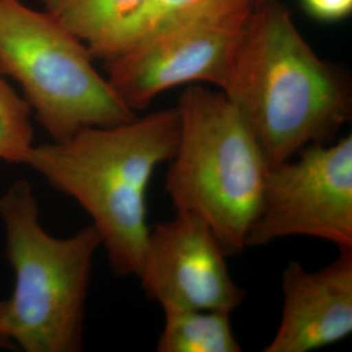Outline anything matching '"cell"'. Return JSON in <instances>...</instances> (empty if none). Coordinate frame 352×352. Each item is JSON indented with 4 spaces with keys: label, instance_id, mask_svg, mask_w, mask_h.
Masks as SVG:
<instances>
[{
    "label": "cell",
    "instance_id": "1",
    "mask_svg": "<svg viewBox=\"0 0 352 352\" xmlns=\"http://www.w3.org/2000/svg\"><path fill=\"white\" fill-rule=\"evenodd\" d=\"M219 90L250 126L269 168L331 142L351 119L347 76L316 54L277 0L257 4Z\"/></svg>",
    "mask_w": 352,
    "mask_h": 352
},
{
    "label": "cell",
    "instance_id": "2",
    "mask_svg": "<svg viewBox=\"0 0 352 352\" xmlns=\"http://www.w3.org/2000/svg\"><path fill=\"white\" fill-rule=\"evenodd\" d=\"M179 128L177 109L170 107L34 145L26 161L88 214L118 277L140 276L151 230L148 189L157 167L174 157Z\"/></svg>",
    "mask_w": 352,
    "mask_h": 352
},
{
    "label": "cell",
    "instance_id": "3",
    "mask_svg": "<svg viewBox=\"0 0 352 352\" xmlns=\"http://www.w3.org/2000/svg\"><path fill=\"white\" fill-rule=\"evenodd\" d=\"M6 256L14 273L10 299L0 302V327L13 350L80 352L94 257L101 236L90 223L68 238L49 234L26 180L0 196Z\"/></svg>",
    "mask_w": 352,
    "mask_h": 352
},
{
    "label": "cell",
    "instance_id": "4",
    "mask_svg": "<svg viewBox=\"0 0 352 352\" xmlns=\"http://www.w3.org/2000/svg\"><path fill=\"white\" fill-rule=\"evenodd\" d=\"M176 109L179 140L164 190L176 212L213 228L227 254L241 253L269 170L261 146L221 90L187 85Z\"/></svg>",
    "mask_w": 352,
    "mask_h": 352
},
{
    "label": "cell",
    "instance_id": "5",
    "mask_svg": "<svg viewBox=\"0 0 352 352\" xmlns=\"http://www.w3.org/2000/svg\"><path fill=\"white\" fill-rule=\"evenodd\" d=\"M93 59L88 47L47 11L30 8L21 0H0V72L20 85L51 141L138 116L96 69Z\"/></svg>",
    "mask_w": 352,
    "mask_h": 352
},
{
    "label": "cell",
    "instance_id": "6",
    "mask_svg": "<svg viewBox=\"0 0 352 352\" xmlns=\"http://www.w3.org/2000/svg\"><path fill=\"white\" fill-rule=\"evenodd\" d=\"M261 0H204L132 49L104 62L106 78L138 113L166 90L223 85L232 58Z\"/></svg>",
    "mask_w": 352,
    "mask_h": 352
},
{
    "label": "cell",
    "instance_id": "7",
    "mask_svg": "<svg viewBox=\"0 0 352 352\" xmlns=\"http://www.w3.org/2000/svg\"><path fill=\"white\" fill-rule=\"evenodd\" d=\"M289 236L352 250V138L314 144L267 170L247 247Z\"/></svg>",
    "mask_w": 352,
    "mask_h": 352
},
{
    "label": "cell",
    "instance_id": "8",
    "mask_svg": "<svg viewBox=\"0 0 352 352\" xmlns=\"http://www.w3.org/2000/svg\"><path fill=\"white\" fill-rule=\"evenodd\" d=\"M227 252L199 215L176 212L148 234L139 279L145 295L164 305L232 314L245 291L231 277Z\"/></svg>",
    "mask_w": 352,
    "mask_h": 352
},
{
    "label": "cell",
    "instance_id": "9",
    "mask_svg": "<svg viewBox=\"0 0 352 352\" xmlns=\"http://www.w3.org/2000/svg\"><path fill=\"white\" fill-rule=\"evenodd\" d=\"M311 272L291 261L282 272L283 305L265 352H309L336 344L352 331V250Z\"/></svg>",
    "mask_w": 352,
    "mask_h": 352
},
{
    "label": "cell",
    "instance_id": "10",
    "mask_svg": "<svg viewBox=\"0 0 352 352\" xmlns=\"http://www.w3.org/2000/svg\"><path fill=\"white\" fill-rule=\"evenodd\" d=\"M43 10L78 38L94 59L106 56L120 29L145 0H41Z\"/></svg>",
    "mask_w": 352,
    "mask_h": 352
},
{
    "label": "cell",
    "instance_id": "11",
    "mask_svg": "<svg viewBox=\"0 0 352 352\" xmlns=\"http://www.w3.org/2000/svg\"><path fill=\"white\" fill-rule=\"evenodd\" d=\"M158 352H240L230 314L164 305Z\"/></svg>",
    "mask_w": 352,
    "mask_h": 352
},
{
    "label": "cell",
    "instance_id": "12",
    "mask_svg": "<svg viewBox=\"0 0 352 352\" xmlns=\"http://www.w3.org/2000/svg\"><path fill=\"white\" fill-rule=\"evenodd\" d=\"M33 111L0 72V161L26 164L34 148Z\"/></svg>",
    "mask_w": 352,
    "mask_h": 352
},
{
    "label": "cell",
    "instance_id": "13",
    "mask_svg": "<svg viewBox=\"0 0 352 352\" xmlns=\"http://www.w3.org/2000/svg\"><path fill=\"white\" fill-rule=\"evenodd\" d=\"M202 1L204 0H145L139 11L115 36L103 62L132 49L154 32Z\"/></svg>",
    "mask_w": 352,
    "mask_h": 352
},
{
    "label": "cell",
    "instance_id": "14",
    "mask_svg": "<svg viewBox=\"0 0 352 352\" xmlns=\"http://www.w3.org/2000/svg\"><path fill=\"white\" fill-rule=\"evenodd\" d=\"M305 10L321 21H338L352 11V0H302Z\"/></svg>",
    "mask_w": 352,
    "mask_h": 352
},
{
    "label": "cell",
    "instance_id": "15",
    "mask_svg": "<svg viewBox=\"0 0 352 352\" xmlns=\"http://www.w3.org/2000/svg\"><path fill=\"white\" fill-rule=\"evenodd\" d=\"M0 349H11L13 350L12 344L10 343V340H7L1 331V327H0Z\"/></svg>",
    "mask_w": 352,
    "mask_h": 352
}]
</instances>
